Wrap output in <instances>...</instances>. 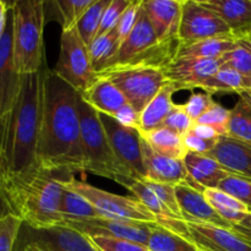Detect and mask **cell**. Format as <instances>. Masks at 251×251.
<instances>
[{
    "label": "cell",
    "instance_id": "6da1fadb",
    "mask_svg": "<svg viewBox=\"0 0 251 251\" xmlns=\"http://www.w3.org/2000/svg\"><path fill=\"white\" fill-rule=\"evenodd\" d=\"M80 93L53 70L42 66V114L38 139L39 169L48 173H85L81 149Z\"/></svg>",
    "mask_w": 251,
    "mask_h": 251
},
{
    "label": "cell",
    "instance_id": "7a4b0ae2",
    "mask_svg": "<svg viewBox=\"0 0 251 251\" xmlns=\"http://www.w3.org/2000/svg\"><path fill=\"white\" fill-rule=\"evenodd\" d=\"M63 193L60 179L38 169L7 181L0 191V199L10 213L21 218L32 229L42 232L64 226L60 215Z\"/></svg>",
    "mask_w": 251,
    "mask_h": 251
},
{
    "label": "cell",
    "instance_id": "3957f363",
    "mask_svg": "<svg viewBox=\"0 0 251 251\" xmlns=\"http://www.w3.org/2000/svg\"><path fill=\"white\" fill-rule=\"evenodd\" d=\"M41 114L42 69L39 73L21 75L19 103L10 134L6 183L11 179L22 178L39 169L37 151Z\"/></svg>",
    "mask_w": 251,
    "mask_h": 251
},
{
    "label": "cell",
    "instance_id": "277c9868",
    "mask_svg": "<svg viewBox=\"0 0 251 251\" xmlns=\"http://www.w3.org/2000/svg\"><path fill=\"white\" fill-rule=\"evenodd\" d=\"M12 59L19 75L39 73L44 63V1L25 0L11 2Z\"/></svg>",
    "mask_w": 251,
    "mask_h": 251
},
{
    "label": "cell",
    "instance_id": "5b68a950",
    "mask_svg": "<svg viewBox=\"0 0 251 251\" xmlns=\"http://www.w3.org/2000/svg\"><path fill=\"white\" fill-rule=\"evenodd\" d=\"M12 7L10 4L6 26L0 36V191L7 179V152L10 134L21 90V75L12 59Z\"/></svg>",
    "mask_w": 251,
    "mask_h": 251
},
{
    "label": "cell",
    "instance_id": "8992f818",
    "mask_svg": "<svg viewBox=\"0 0 251 251\" xmlns=\"http://www.w3.org/2000/svg\"><path fill=\"white\" fill-rule=\"evenodd\" d=\"M77 107L85 173L96 174L114 181L119 176L132 178L131 173L115 157L97 110L86 103L81 96H78Z\"/></svg>",
    "mask_w": 251,
    "mask_h": 251
},
{
    "label": "cell",
    "instance_id": "52a82bcc",
    "mask_svg": "<svg viewBox=\"0 0 251 251\" xmlns=\"http://www.w3.org/2000/svg\"><path fill=\"white\" fill-rule=\"evenodd\" d=\"M178 47L179 44H166L158 41L144 6H141L134 28L120 44L110 68L153 66L164 69L174 60Z\"/></svg>",
    "mask_w": 251,
    "mask_h": 251
},
{
    "label": "cell",
    "instance_id": "ba28073f",
    "mask_svg": "<svg viewBox=\"0 0 251 251\" xmlns=\"http://www.w3.org/2000/svg\"><path fill=\"white\" fill-rule=\"evenodd\" d=\"M112 81L136 112L141 113L167 81L163 69L153 66H114L98 74Z\"/></svg>",
    "mask_w": 251,
    "mask_h": 251
},
{
    "label": "cell",
    "instance_id": "9c48e42d",
    "mask_svg": "<svg viewBox=\"0 0 251 251\" xmlns=\"http://www.w3.org/2000/svg\"><path fill=\"white\" fill-rule=\"evenodd\" d=\"M60 180L64 188L80 194L86 200L90 201L93 207L98 211L100 217L158 223L156 216L136 199L126 198V196L102 190L86 181L77 180L74 176L63 178Z\"/></svg>",
    "mask_w": 251,
    "mask_h": 251
},
{
    "label": "cell",
    "instance_id": "30bf717a",
    "mask_svg": "<svg viewBox=\"0 0 251 251\" xmlns=\"http://www.w3.org/2000/svg\"><path fill=\"white\" fill-rule=\"evenodd\" d=\"M53 71L80 95L98 80L88 47L82 42L76 27L61 32L60 53Z\"/></svg>",
    "mask_w": 251,
    "mask_h": 251
},
{
    "label": "cell",
    "instance_id": "8fae6325",
    "mask_svg": "<svg viewBox=\"0 0 251 251\" xmlns=\"http://www.w3.org/2000/svg\"><path fill=\"white\" fill-rule=\"evenodd\" d=\"M107 139L115 157L131 173L132 178L144 180V157H142L141 134L137 129L123 126L113 117L98 113Z\"/></svg>",
    "mask_w": 251,
    "mask_h": 251
},
{
    "label": "cell",
    "instance_id": "7c38bea8",
    "mask_svg": "<svg viewBox=\"0 0 251 251\" xmlns=\"http://www.w3.org/2000/svg\"><path fill=\"white\" fill-rule=\"evenodd\" d=\"M225 36H233V32L217 14L201 5L199 0H184L178 34L179 43H194Z\"/></svg>",
    "mask_w": 251,
    "mask_h": 251
},
{
    "label": "cell",
    "instance_id": "4fadbf2b",
    "mask_svg": "<svg viewBox=\"0 0 251 251\" xmlns=\"http://www.w3.org/2000/svg\"><path fill=\"white\" fill-rule=\"evenodd\" d=\"M154 225L158 223L137 222V221L115 220V218L98 217L88 221H70L65 222L66 227L78 230L85 235H103V237L120 238L147 247Z\"/></svg>",
    "mask_w": 251,
    "mask_h": 251
},
{
    "label": "cell",
    "instance_id": "5bb4252c",
    "mask_svg": "<svg viewBox=\"0 0 251 251\" xmlns=\"http://www.w3.org/2000/svg\"><path fill=\"white\" fill-rule=\"evenodd\" d=\"M188 239L200 251H251V243L233 229L186 222Z\"/></svg>",
    "mask_w": 251,
    "mask_h": 251
},
{
    "label": "cell",
    "instance_id": "9a60e30c",
    "mask_svg": "<svg viewBox=\"0 0 251 251\" xmlns=\"http://www.w3.org/2000/svg\"><path fill=\"white\" fill-rule=\"evenodd\" d=\"M184 0H142V6L159 42L179 43L181 9Z\"/></svg>",
    "mask_w": 251,
    "mask_h": 251
},
{
    "label": "cell",
    "instance_id": "2e32d148",
    "mask_svg": "<svg viewBox=\"0 0 251 251\" xmlns=\"http://www.w3.org/2000/svg\"><path fill=\"white\" fill-rule=\"evenodd\" d=\"M115 181L126 188L136 200H139L145 207L149 208L156 216L159 226L188 239V227H186L185 221L178 220L159 200L156 193L147 185L146 181L141 179L129 178V176H119L115 179Z\"/></svg>",
    "mask_w": 251,
    "mask_h": 251
},
{
    "label": "cell",
    "instance_id": "e0dca14e",
    "mask_svg": "<svg viewBox=\"0 0 251 251\" xmlns=\"http://www.w3.org/2000/svg\"><path fill=\"white\" fill-rule=\"evenodd\" d=\"M223 59L176 60L163 69L168 82L176 83L181 90H194L212 77L223 65Z\"/></svg>",
    "mask_w": 251,
    "mask_h": 251
},
{
    "label": "cell",
    "instance_id": "ac0fdd59",
    "mask_svg": "<svg viewBox=\"0 0 251 251\" xmlns=\"http://www.w3.org/2000/svg\"><path fill=\"white\" fill-rule=\"evenodd\" d=\"M176 195L181 217L185 222L203 223L232 229V226L222 220L213 210L202 191L191 186L188 181L176 185Z\"/></svg>",
    "mask_w": 251,
    "mask_h": 251
},
{
    "label": "cell",
    "instance_id": "d6986e66",
    "mask_svg": "<svg viewBox=\"0 0 251 251\" xmlns=\"http://www.w3.org/2000/svg\"><path fill=\"white\" fill-rule=\"evenodd\" d=\"M141 146L145 173H146L144 180L172 184V185H178V184L188 181L189 176L184 161L158 153L150 146L149 142L144 137L141 139Z\"/></svg>",
    "mask_w": 251,
    "mask_h": 251
},
{
    "label": "cell",
    "instance_id": "ffe728a7",
    "mask_svg": "<svg viewBox=\"0 0 251 251\" xmlns=\"http://www.w3.org/2000/svg\"><path fill=\"white\" fill-rule=\"evenodd\" d=\"M205 156L215 159L232 174L251 179V144L221 137L215 149Z\"/></svg>",
    "mask_w": 251,
    "mask_h": 251
},
{
    "label": "cell",
    "instance_id": "44dd1931",
    "mask_svg": "<svg viewBox=\"0 0 251 251\" xmlns=\"http://www.w3.org/2000/svg\"><path fill=\"white\" fill-rule=\"evenodd\" d=\"M183 161L188 172V183L202 193L206 189H218L222 180L232 174L205 154L188 152Z\"/></svg>",
    "mask_w": 251,
    "mask_h": 251
},
{
    "label": "cell",
    "instance_id": "7402d4cb",
    "mask_svg": "<svg viewBox=\"0 0 251 251\" xmlns=\"http://www.w3.org/2000/svg\"><path fill=\"white\" fill-rule=\"evenodd\" d=\"M201 5L217 14L237 37L251 31V0H199Z\"/></svg>",
    "mask_w": 251,
    "mask_h": 251
},
{
    "label": "cell",
    "instance_id": "603a6c76",
    "mask_svg": "<svg viewBox=\"0 0 251 251\" xmlns=\"http://www.w3.org/2000/svg\"><path fill=\"white\" fill-rule=\"evenodd\" d=\"M178 91H181L180 86L173 82H167L159 90L151 102L140 113V134H146L163 126L166 119L176 107L173 95Z\"/></svg>",
    "mask_w": 251,
    "mask_h": 251
},
{
    "label": "cell",
    "instance_id": "cb8c5ba5",
    "mask_svg": "<svg viewBox=\"0 0 251 251\" xmlns=\"http://www.w3.org/2000/svg\"><path fill=\"white\" fill-rule=\"evenodd\" d=\"M80 96L98 113H103L110 117H113L120 108L127 104V100L122 91L112 81L100 76L98 80Z\"/></svg>",
    "mask_w": 251,
    "mask_h": 251
},
{
    "label": "cell",
    "instance_id": "d4e9b609",
    "mask_svg": "<svg viewBox=\"0 0 251 251\" xmlns=\"http://www.w3.org/2000/svg\"><path fill=\"white\" fill-rule=\"evenodd\" d=\"M37 242L50 251H100L87 235L70 227H55L42 230Z\"/></svg>",
    "mask_w": 251,
    "mask_h": 251
},
{
    "label": "cell",
    "instance_id": "484cf974",
    "mask_svg": "<svg viewBox=\"0 0 251 251\" xmlns=\"http://www.w3.org/2000/svg\"><path fill=\"white\" fill-rule=\"evenodd\" d=\"M237 36L216 37L194 43L179 44L176 60H195V59H220L237 43Z\"/></svg>",
    "mask_w": 251,
    "mask_h": 251
},
{
    "label": "cell",
    "instance_id": "4316f807",
    "mask_svg": "<svg viewBox=\"0 0 251 251\" xmlns=\"http://www.w3.org/2000/svg\"><path fill=\"white\" fill-rule=\"evenodd\" d=\"M203 196L218 216L232 227L242 223L250 215V208L248 206L220 189H206Z\"/></svg>",
    "mask_w": 251,
    "mask_h": 251
},
{
    "label": "cell",
    "instance_id": "83f0119b",
    "mask_svg": "<svg viewBox=\"0 0 251 251\" xmlns=\"http://www.w3.org/2000/svg\"><path fill=\"white\" fill-rule=\"evenodd\" d=\"M141 135L154 151L163 154V156L183 161L188 154V150L184 145L183 136L167 129V127L162 126L159 129L153 130V131Z\"/></svg>",
    "mask_w": 251,
    "mask_h": 251
},
{
    "label": "cell",
    "instance_id": "f1b7e54d",
    "mask_svg": "<svg viewBox=\"0 0 251 251\" xmlns=\"http://www.w3.org/2000/svg\"><path fill=\"white\" fill-rule=\"evenodd\" d=\"M119 47L120 42L115 29L96 37L95 41L88 46V53L96 73L100 74L112 66Z\"/></svg>",
    "mask_w": 251,
    "mask_h": 251
},
{
    "label": "cell",
    "instance_id": "f546056e",
    "mask_svg": "<svg viewBox=\"0 0 251 251\" xmlns=\"http://www.w3.org/2000/svg\"><path fill=\"white\" fill-rule=\"evenodd\" d=\"M60 215L65 222L70 221H88L100 217L98 211L92 206L90 201L86 200L80 194L64 188L61 198Z\"/></svg>",
    "mask_w": 251,
    "mask_h": 251
},
{
    "label": "cell",
    "instance_id": "4dcf8cb0",
    "mask_svg": "<svg viewBox=\"0 0 251 251\" xmlns=\"http://www.w3.org/2000/svg\"><path fill=\"white\" fill-rule=\"evenodd\" d=\"M222 59L223 65L237 71L245 81L248 90H251V39L249 37H238L237 43Z\"/></svg>",
    "mask_w": 251,
    "mask_h": 251
},
{
    "label": "cell",
    "instance_id": "1f68e13d",
    "mask_svg": "<svg viewBox=\"0 0 251 251\" xmlns=\"http://www.w3.org/2000/svg\"><path fill=\"white\" fill-rule=\"evenodd\" d=\"M198 88H202L205 92L213 95V93H238L248 90L245 81L242 76L227 65L221 66L220 70L201 83Z\"/></svg>",
    "mask_w": 251,
    "mask_h": 251
},
{
    "label": "cell",
    "instance_id": "d6a6232c",
    "mask_svg": "<svg viewBox=\"0 0 251 251\" xmlns=\"http://www.w3.org/2000/svg\"><path fill=\"white\" fill-rule=\"evenodd\" d=\"M147 249L149 251H200L186 238L159 225H154Z\"/></svg>",
    "mask_w": 251,
    "mask_h": 251
},
{
    "label": "cell",
    "instance_id": "836d02e7",
    "mask_svg": "<svg viewBox=\"0 0 251 251\" xmlns=\"http://www.w3.org/2000/svg\"><path fill=\"white\" fill-rule=\"evenodd\" d=\"M227 137L251 144V108L240 97L230 109Z\"/></svg>",
    "mask_w": 251,
    "mask_h": 251
},
{
    "label": "cell",
    "instance_id": "e575fe53",
    "mask_svg": "<svg viewBox=\"0 0 251 251\" xmlns=\"http://www.w3.org/2000/svg\"><path fill=\"white\" fill-rule=\"evenodd\" d=\"M110 0H95L90 9L82 15L80 21L76 25L78 34L86 46H90L97 37L100 27L103 14L109 5Z\"/></svg>",
    "mask_w": 251,
    "mask_h": 251
},
{
    "label": "cell",
    "instance_id": "d590c367",
    "mask_svg": "<svg viewBox=\"0 0 251 251\" xmlns=\"http://www.w3.org/2000/svg\"><path fill=\"white\" fill-rule=\"evenodd\" d=\"M95 0H58L55 5L61 15L63 31L75 28L82 15L90 9Z\"/></svg>",
    "mask_w": 251,
    "mask_h": 251
},
{
    "label": "cell",
    "instance_id": "8d00e7d4",
    "mask_svg": "<svg viewBox=\"0 0 251 251\" xmlns=\"http://www.w3.org/2000/svg\"><path fill=\"white\" fill-rule=\"evenodd\" d=\"M218 189L244 203L251 211V179L230 174L222 180Z\"/></svg>",
    "mask_w": 251,
    "mask_h": 251
},
{
    "label": "cell",
    "instance_id": "74e56055",
    "mask_svg": "<svg viewBox=\"0 0 251 251\" xmlns=\"http://www.w3.org/2000/svg\"><path fill=\"white\" fill-rule=\"evenodd\" d=\"M230 110L216 102L205 114L199 118L195 124H202L211 126L221 137H226L228 134Z\"/></svg>",
    "mask_w": 251,
    "mask_h": 251
},
{
    "label": "cell",
    "instance_id": "f35d334b",
    "mask_svg": "<svg viewBox=\"0 0 251 251\" xmlns=\"http://www.w3.org/2000/svg\"><path fill=\"white\" fill-rule=\"evenodd\" d=\"M22 225L21 218L14 213L7 212L0 216V251H14Z\"/></svg>",
    "mask_w": 251,
    "mask_h": 251
},
{
    "label": "cell",
    "instance_id": "ab89813d",
    "mask_svg": "<svg viewBox=\"0 0 251 251\" xmlns=\"http://www.w3.org/2000/svg\"><path fill=\"white\" fill-rule=\"evenodd\" d=\"M100 251H149L147 247L120 238L87 235Z\"/></svg>",
    "mask_w": 251,
    "mask_h": 251
},
{
    "label": "cell",
    "instance_id": "60d3db41",
    "mask_svg": "<svg viewBox=\"0 0 251 251\" xmlns=\"http://www.w3.org/2000/svg\"><path fill=\"white\" fill-rule=\"evenodd\" d=\"M131 1L132 0H110L109 5H108L104 14H103L102 22H100V27L98 29L97 37L109 33L110 31H113L117 27L120 17L124 14L125 10L129 7Z\"/></svg>",
    "mask_w": 251,
    "mask_h": 251
},
{
    "label": "cell",
    "instance_id": "b9f144b4",
    "mask_svg": "<svg viewBox=\"0 0 251 251\" xmlns=\"http://www.w3.org/2000/svg\"><path fill=\"white\" fill-rule=\"evenodd\" d=\"M142 6V0H132L131 4L129 5L126 10L124 11V14L120 17L119 22H118L117 27H115V32L118 34V38H119L120 44L126 39V37L129 36L130 32L134 28L135 24L137 21V17H139L140 9Z\"/></svg>",
    "mask_w": 251,
    "mask_h": 251
},
{
    "label": "cell",
    "instance_id": "7bdbcfd3",
    "mask_svg": "<svg viewBox=\"0 0 251 251\" xmlns=\"http://www.w3.org/2000/svg\"><path fill=\"white\" fill-rule=\"evenodd\" d=\"M146 181L147 185L156 193L159 200L166 205V207L176 216L178 220H183L180 213V208H179L178 201H176V185L172 184H161V183H153V181ZM184 221V220H183Z\"/></svg>",
    "mask_w": 251,
    "mask_h": 251
},
{
    "label": "cell",
    "instance_id": "ee69618b",
    "mask_svg": "<svg viewBox=\"0 0 251 251\" xmlns=\"http://www.w3.org/2000/svg\"><path fill=\"white\" fill-rule=\"evenodd\" d=\"M194 124H195V123L191 120V118L189 117L188 113L185 112L184 105L176 104L174 109L172 110L171 114L168 115V118H167L166 122H164L163 127H167V129L179 134L180 136H184L186 132H189L193 129Z\"/></svg>",
    "mask_w": 251,
    "mask_h": 251
},
{
    "label": "cell",
    "instance_id": "f6af8a7d",
    "mask_svg": "<svg viewBox=\"0 0 251 251\" xmlns=\"http://www.w3.org/2000/svg\"><path fill=\"white\" fill-rule=\"evenodd\" d=\"M212 95L207 92H200V93H193L189 98L188 102L184 105V109L188 113L189 117L191 118L194 123L202 117L213 104H215Z\"/></svg>",
    "mask_w": 251,
    "mask_h": 251
},
{
    "label": "cell",
    "instance_id": "bcb514c9",
    "mask_svg": "<svg viewBox=\"0 0 251 251\" xmlns=\"http://www.w3.org/2000/svg\"><path fill=\"white\" fill-rule=\"evenodd\" d=\"M220 139L205 140L194 134L191 130L183 136L184 145H185L188 152H193V153L198 154H206L210 151H212L216 147V145H217V142L220 141Z\"/></svg>",
    "mask_w": 251,
    "mask_h": 251
},
{
    "label": "cell",
    "instance_id": "7dc6e473",
    "mask_svg": "<svg viewBox=\"0 0 251 251\" xmlns=\"http://www.w3.org/2000/svg\"><path fill=\"white\" fill-rule=\"evenodd\" d=\"M115 120L123 126L132 127V129H140V113L134 109V107L127 103L123 108H120L114 115H113Z\"/></svg>",
    "mask_w": 251,
    "mask_h": 251
},
{
    "label": "cell",
    "instance_id": "c3c4849f",
    "mask_svg": "<svg viewBox=\"0 0 251 251\" xmlns=\"http://www.w3.org/2000/svg\"><path fill=\"white\" fill-rule=\"evenodd\" d=\"M191 131L195 135H198L199 137H202L205 140H215L220 139V135L215 131L211 126H207V125L202 124H194Z\"/></svg>",
    "mask_w": 251,
    "mask_h": 251
},
{
    "label": "cell",
    "instance_id": "681fc988",
    "mask_svg": "<svg viewBox=\"0 0 251 251\" xmlns=\"http://www.w3.org/2000/svg\"><path fill=\"white\" fill-rule=\"evenodd\" d=\"M232 229L234 230L235 233L243 237L244 239H247L248 242L251 243V215L248 216L242 223L239 225H235L233 226Z\"/></svg>",
    "mask_w": 251,
    "mask_h": 251
},
{
    "label": "cell",
    "instance_id": "f907efd6",
    "mask_svg": "<svg viewBox=\"0 0 251 251\" xmlns=\"http://www.w3.org/2000/svg\"><path fill=\"white\" fill-rule=\"evenodd\" d=\"M9 9H10L9 2H5L0 0V36H1V33L4 32L5 26H6Z\"/></svg>",
    "mask_w": 251,
    "mask_h": 251
},
{
    "label": "cell",
    "instance_id": "816d5d0a",
    "mask_svg": "<svg viewBox=\"0 0 251 251\" xmlns=\"http://www.w3.org/2000/svg\"><path fill=\"white\" fill-rule=\"evenodd\" d=\"M22 251H50V250H49L46 245L42 244V243L34 240V242L28 243V244L22 249Z\"/></svg>",
    "mask_w": 251,
    "mask_h": 251
},
{
    "label": "cell",
    "instance_id": "f5cc1de1",
    "mask_svg": "<svg viewBox=\"0 0 251 251\" xmlns=\"http://www.w3.org/2000/svg\"><path fill=\"white\" fill-rule=\"evenodd\" d=\"M239 97L251 108V90H245L239 93Z\"/></svg>",
    "mask_w": 251,
    "mask_h": 251
},
{
    "label": "cell",
    "instance_id": "db71d44e",
    "mask_svg": "<svg viewBox=\"0 0 251 251\" xmlns=\"http://www.w3.org/2000/svg\"><path fill=\"white\" fill-rule=\"evenodd\" d=\"M247 36H248V37H249V38L251 39V31L249 32V33H248V34H247ZM243 37H244V36H243Z\"/></svg>",
    "mask_w": 251,
    "mask_h": 251
},
{
    "label": "cell",
    "instance_id": "11a10c76",
    "mask_svg": "<svg viewBox=\"0 0 251 251\" xmlns=\"http://www.w3.org/2000/svg\"><path fill=\"white\" fill-rule=\"evenodd\" d=\"M250 215H251V211H250Z\"/></svg>",
    "mask_w": 251,
    "mask_h": 251
}]
</instances>
